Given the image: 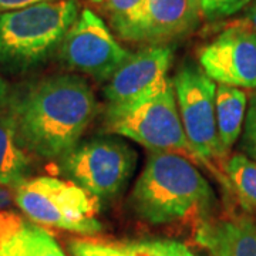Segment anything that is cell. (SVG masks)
Wrapping results in <instances>:
<instances>
[{"instance_id": "1", "label": "cell", "mask_w": 256, "mask_h": 256, "mask_svg": "<svg viewBox=\"0 0 256 256\" xmlns=\"http://www.w3.org/2000/svg\"><path fill=\"white\" fill-rule=\"evenodd\" d=\"M97 111L92 87L74 74L52 76L16 100L12 117L26 150L62 160L78 144Z\"/></svg>"}, {"instance_id": "2", "label": "cell", "mask_w": 256, "mask_h": 256, "mask_svg": "<svg viewBox=\"0 0 256 256\" xmlns=\"http://www.w3.org/2000/svg\"><path fill=\"white\" fill-rule=\"evenodd\" d=\"M215 194L190 160L170 151H151L131 194V204L142 220L171 224L195 210H210Z\"/></svg>"}, {"instance_id": "3", "label": "cell", "mask_w": 256, "mask_h": 256, "mask_svg": "<svg viewBox=\"0 0 256 256\" xmlns=\"http://www.w3.org/2000/svg\"><path fill=\"white\" fill-rule=\"evenodd\" d=\"M80 14L77 0H50L0 13V63L26 70L60 47Z\"/></svg>"}, {"instance_id": "4", "label": "cell", "mask_w": 256, "mask_h": 256, "mask_svg": "<svg viewBox=\"0 0 256 256\" xmlns=\"http://www.w3.org/2000/svg\"><path fill=\"white\" fill-rule=\"evenodd\" d=\"M106 127L150 151L194 156L180 117L174 82L168 77L137 101L124 107H108Z\"/></svg>"}, {"instance_id": "5", "label": "cell", "mask_w": 256, "mask_h": 256, "mask_svg": "<svg viewBox=\"0 0 256 256\" xmlns=\"http://www.w3.org/2000/svg\"><path fill=\"white\" fill-rule=\"evenodd\" d=\"M14 201L38 225L80 235H96L101 230L98 200L72 181L37 176L18 186Z\"/></svg>"}, {"instance_id": "6", "label": "cell", "mask_w": 256, "mask_h": 256, "mask_svg": "<svg viewBox=\"0 0 256 256\" xmlns=\"http://www.w3.org/2000/svg\"><path fill=\"white\" fill-rule=\"evenodd\" d=\"M137 151L117 137H97L77 144L60 160L63 172L97 200H111L136 172Z\"/></svg>"}, {"instance_id": "7", "label": "cell", "mask_w": 256, "mask_h": 256, "mask_svg": "<svg viewBox=\"0 0 256 256\" xmlns=\"http://www.w3.org/2000/svg\"><path fill=\"white\" fill-rule=\"evenodd\" d=\"M178 111L192 154L201 161L224 158L216 127V84L196 64L186 63L172 78Z\"/></svg>"}, {"instance_id": "8", "label": "cell", "mask_w": 256, "mask_h": 256, "mask_svg": "<svg viewBox=\"0 0 256 256\" xmlns=\"http://www.w3.org/2000/svg\"><path fill=\"white\" fill-rule=\"evenodd\" d=\"M60 58L68 68L107 82L132 53L122 47L106 22L92 10L80 12L60 44Z\"/></svg>"}, {"instance_id": "9", "label": "cell", "mask_w": 256, "mask_h": 256, "mask_svg": "<svg viewBox=\"0 0 256 256\" xmlns=\"http://www.w3.org/2000/svg\"><path fill=\"white\" fill-rule=\"evenodd\" d=\"M200 66L218 84L256 88V32L232 26L200 50Z\"/></svg>"}, {"instance_id": "10", "label": "cell", "mask_w": 256, "mask_h": 256, "mask_svg": "<svg viewBox=\"0 0 256 256\" xmlns=\"http://www.w3.org/2000/svg\"><path fill=\"white\" fill-rule=\"evenodd\" d=\"M200 20L196 0H144L124 40L166 46L191 34Z\"/></svg>"}, {"instance_id": "11", "label": "cell", "mask_w": 256, "mask_h": 256, "mask_svg": "<svg viewBox=\"0 0 256 256\" xmlns=\"http://www.w3.org/2000/svg\"><path fill=\"white\" fill-rule=\"evenodd\" d=\"M172 57L170 46H146L130 56L104 87L108 107H124L152 92L166 78Z\"/></svg>"}, {"instance_id": "12", "label": "cell", "mask_w": 256, "mask_h": 256, "mask_svg": "<svg viewBox=\"0 0 256 256\" xmlns=\"http://www.w3.org/2000/svg\"><path fill=\"white\" fill-rule=\"evenodd\" d=\"M195 240L210 256H256V222L246 215L205 220Z\"/></svg>"}, {"instance_id": "13", "label": "cell", "mask_w": 256, "mask_h": 256, "mask_svg": "<svg viewBox=\"0 0 256 256\" xmlns=\"http://www.w3.org/2000/svg\"><path fill=\"white\" fill-rule=\"evenodd\" d=\"M32 165L12 114H0V186L18 190L28 181Z\"/></svg>"}, {"instance_id": "14", "label": "cell", "mask_w": 256, "mask_h": 256, "mask_svg": "<svg viewBox=\"0 0 256 256\" xmlns=\"http://www.w3.org/2000/svg\"><path fill=\"white\" fill-rule=\"evenodd\" d=\"M215 110L220 150L224 156H226L242 134L248 110L246 92L238 87L218 84Z\"/></svg>"}, {"instance_id": "15", "label": "cell", "mask_w": 256, "mask_h": 256, "mask_svg": "<svg viewBox=\"0 0 256 256\" xmlns=\"http://www.w3.org/2000/svg\"><path fill=\"white\" fill-rule=\"evenodd\" d=\"M70 250L73 256H168L164 240H138L127 244L73 240Z\"/></svg>"}, {"instance_id": "16", "label": "cell", "mask_w": 256, "mask_h": 256, "mask_svg": "<svg viewBox=\"0 0 256 256\" xmlns=\"http://www.w3.org/2000/svg\"><path fill=\"white\" fill-rule=\"evenodd\" d=\"M226 174L240 204L246 210L256 208V161L236 152L226 162Z\"/></svg>"}, {"instance_id": "17", "label": "cell", "mask_w": 256, "mask_h": 256, "mask_svg": "<svg viewBox=\"0 0 256 256\" xmlns=\"http://www.w3.org/2000/svg\"><path fill=\"white\" fill-rule=\"evenodd\" d=\"M14 235L28 256H66L54 238L36 225L18 220Z\"/></svg>"}, {"instance_id": "18", "label": "cell", "mask_w": 256, "mask_h": 256, "mask_svg": "<svg viewBox=\"0 0 256 256\" xmlns=\"http://www.w3.org/2000/svg\"><path fill=\"white\" fill-rule=\"evenodd\" d=\"M104 12L112 30L124 38L144 0H104Z\"/></svg>"}, {"instance_id": "19", "label": "cell", "mask_w": 256, "mask_h": 256, "mask_svg": "<svg viewBox=\"0 0 256 256\" xmlns=\"http://www.w3.org/2000/svg\"><path fill=\"white\" fill-rule=\"evenodd\" d=\"M201 18L216 22L230 18L238 12L248 8L252 0H196Z\"/></svg>"}, {"instance_id": "20", "label": "cell", "mask_w": 256, "mask_h": 256, "mask_svg": "<svg viewBox=\"0 0 256 256\" xmlns=\"http://www.w3.org/2000/svg\"><path fill=\"white\" fill-rule=\"evenodd\" d=\"M240 150L245 156L256 161V94L248 101L246 117L240 134Z\"/></svg>"}, {"instance_id": "21", "label": "cell", "mask_w": 256, "mask_h": 256, "mask_svg": "<svg viewBox=\"0 0 256 256\" xmlns=\"http://www.w3.org/2000/svg\"><path fill=\"white\" fill-rule=\"evenodd\" d=\"M18 220L13 216H0V256H28L14 235Z\"/></svg>"}, {"instance_id": "22", "label": "cell", "mask_w": 256, "mask_h": 256, "mask_svg": "<svg viewBox=\"0 0 256 256\" xmlns=\"http://www.w3.org/2000/svg\"><path fill=\"white\" fill-rule=\"evenodd\" d=\"M43 2H50V0H0V13L24 9V8L38 4Z\"/></svg>"}, {"instance_id": "23", "label": "cell", "mask_w": 256, "mask_h": 256, "mask_svg": "<svg viewBox=\"0 0 256 256\" xmlns=\"http://www.w3.org/2000/svg\"><path fill=\"white\" fill-rule=\"evenodd\" d=\"M165 252L168 256H198L192 252L186 245L176 240H164Z\"/></svg>"}, {"instance_id": "24", "label": "cell", "mask_w": 256, "mask_h": 256, "mask_svg": "<svg viewBox=\"0 0 256 256\" xmlns=\"http://www.w3.org/2000/svg\"><path fill=\"white\" fill-rule=\"evenodd\" d=\"M242 26L256 32V0H252L248 4L245 16L242 18Z\"/></svg>"}, {"instance_id": "25", "label": "cell", "mask_w": 256, "mask_h": 256, "mask_svg": "<svg viewBox=\"0 0 256 256\" xmlns=\"http://www.w3.org/2000/svg\"><path fill=\"white\" fill-rule=\"evenodd\" d=\"M6 96H8V86H6V82H3V78L0 77V104L4 101Z\"/></svg>"}, {"instance_id": "26", "label": "cell", "mask_w": 256, "mask_h": 256, "mask_svg": "<svg viewBox=\"0 0 256 256\" xmlns=\"http://www.w3.org/2000/svg\"><path fill=\"white\" fill-rule=\"evenodd\" d=\"M4 202H6V200H4V196H3V195L0 194V206H2V205H3Z\"/></svg>"}, {"instance_id": "27", "label": "cell", "mask_w": 256, "mask_h": 256, "mask_svg": "<svg viewBox=\"0 0 256 256\" xmlns=\"http://www.w3.org/2000/svg\"><path fill=\"white\" fill-rule=\"evenodd\" d=\"M92 3H96V4H98V3H102L104 0H90Z\"/></svg>"}]
</instances>
